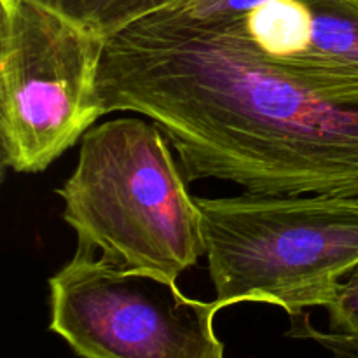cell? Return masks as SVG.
<instances>
[{"label": "cell", "mask_w": 358, "mask_h": 358, "mask_svg": "<svg viewBox=\"0 0 358 358\" xmlns=\"http://www.w3.org/2000/svg\"><path fill=\"white\" fill-rule=\"evenodd\" d=\"M98 98L101 115L135 112L157 124L187 180L358 198V83L271 62L182 0L107 38Z\"/></svg>", "instance_id": "cell-1"}, {"label": "cell", "mask_w": 358, "mask_h": 358, "mask_svg": "<svg viewBox=\"0 0 358 358\" xmlns=\"http://www.w3.org/2000/svg\"><path fill=\"white\" fill-rule=\"evenodd\" d=\"M171 143L150 119L94 124L58 189L77 247L108 264L177 282L205 255L201 213Z\"/></svg>", "instance_id": "cell-2"}, {"label": "cell", "mask_w": 358, "mask_h": 358, "mask_svg": "<svg viewBox=\"0 0 358 358\" xmlns=\"http://www.w3.org/2000/svg\"><path fill=\"white\" fill-rule=\"evenodd\" d=\"M196 205L220 310L264 303L294 320L327 308L358 268V198L243 192Z\"/></svg>", "instance_id": "cell-3"}, {"label": "cell", "mask_w": 358, "mask_h": 358, "mask_svg": "<svg viewBox=\"0 0 358 358\" xmlns=\"http://www.w3.org/2000/svg\"><path fill=\"white\" fill-rule=\"evenodd\" d=\"M107 38L41 0H0L3 168L41 173L101 119Z\"/></svg>", "instance_id": "cell-4"}, {"label": "cell", "mask_w": 358, "mask_h": 358, "mask_svg": "<svg viewBox=\"0 0 358 358\" xmlns=\"http://www.w3.org/2000/svg\"><path fill=\"white\" fill-rule=\"evenodd\" d=\"M49 331L80 358H224L213 322L220 306L177 282L108 264L93 250L49 278Z\"/></svg>", "instance_id": "cell-5"}, {"label": "cell", "mask_w": 358, "mask_h": 358, "mask_svg": "<svg viewBox=\"0 0 358 358\" xmlns=\"http://www.w3.org/2000/svg\"><path fill=\"white\" fill-rule=\"evenodd\" d=\"M108 38L173 0H41Z\"/></svg>", "instance_id": "cell-6"}, {"label": "cell", "mask_w": 358, "mask_h": 358, "mask_svg": "<svg viewBox=\"0 0 358 358\" xmlns=\"http://www.w3.org/2000/svg\"><path fill=\"white\" fill-rule=\"evenodd\" d=\"M329 334H313L338 355L358 358V268L353 269L338 287L327 304Z\"/></svg>", "instance_id": "cell-7"}]
</instances>
